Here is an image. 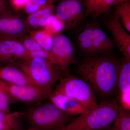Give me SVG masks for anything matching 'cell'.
I'll use <instances>...</instances> for the list:
<instances>
[{
	"instance_id": "obj_17",
	"label": "cell",
	"mask_w": 130,
	"mask_h": 130,
	"mask_svg": "<svg viewBox=\"0 0 130 130\" xmlns=\"http://www.w3.org/2000/svg\"><path fill=\"white\" fill-rule=\"evenodd\" d=\"M117 0H83L85 16L95 18L116 5Z\"/></svg>"
},
{
	"instance_id": "obj_32",
	"label": "cell",
	"mask_w": 130,
	"mask_h": 130,
	"mask_svg": "<svg viewBox=\"0 0 130 130\" xmlns=\"http://www.w3.org/2000/svg\"><path fill=\"white\" fill-rule=\"evenodd\" d=\"M15 130H37L36 129H35V128H30H30H29V129H21V128H19V129H15Z\"/></svg>"
},
{
	"instance_id": "obj_7",
	"label": "cell",
	"mask_w": 130,
	"mask_h": 130,
	"mask_svg": "<svg viewBox=\"0 0 130 130\" xmlns=\"http://www.w3.org/2000/svg\"><path fill=\"white\" fill-rule=\"evenodd\" d=\"M4 84L7 90L13 98L27 104H35L48 100L53 91L52 86L38 85H19L5 81Z\"/></svg>"
},
{
	"instance_id": "obj_1",
	"label": "cell",
	"mask_w": 130,
	"mask_h": 130,
	"mask_svg": "<svg viewBox=\"0 0 130 130\" xmlns=\"http://www.w3.org/2000/svg\"><path fill=\"white\" fill-rule=\"evenodd\" d=\"M121 61L111 53L90 55L77 65V73L101 98L117 92V80Z\"/></svg>"
},
{
	"instance_id": "obj_21",
	"label": "cell",
	"mask_w": 130,
	"mask_h": 130,
	"mask_svg": "<svg viewBox=\"0 0 130 130\" xmlns=\"http://www.w3.org/2000/svg\"><path fill=\"white\" fill-rule=\"evenodd\" d=\"M115 6L114 14L121 20L122 26L130 33V1Z\"/></svg>"
},
{
	"instance_id": "obj_25",
	"label": "cell",
	"mask_w": 130,
	"mask_h": 130,
	"mask_svg": "<svg viewBox=\"0 0 130 130\" xmlns=\"http://www.w3.org/2000/svg\"><path fill=\"white\" fill-rule=\"evenodd\" d=\"M23 116H19L14 118L6 120H0V130H15L21 128V119Z\"/></svg>"
},
{
	"instance_id": "obj_22",
	"label": "cell",
	"mask_w": 130,
	"mask_h": 130,
	"mask_svg": "<svg viewBox=\"0 0 130 130\" xmlns=\"http://www.w3.org/2000/svg\"><path fill=\"white\" fill-rule=\"evenodd\" d=\"M16 101L7 90L4 81L0 79V111L6 113H11L9 105L14 104Z\"/></svg>"
},
{
	"instance_id": "obj_5",
	"label": "cell",
	"mask_w": 130,
	"mask_h": 130,
	"mask_svg": "<svg viewBox=\"0 0 130 130\" xmlns=\"http://www.w3.org/2000/svg\"><path fill=\"white\" fill-rule=\"evenodd\" d=\"M52 94H62L72 98L91 111L98 105L95 93L88 83L81 77L70 74L59 80Z\"/></svg>"
},
{
	"instance_id": "obj_13",
	"label": "cell",
	"mask_w": 130,
	"mask_h": 130,
	"mask_svg": "<svg viewBox=\"0 0 130 130\" xmlns=\"http://www.w3.org/2000/svg\"><path fill=\"white\" fill-rule=\"evenodd\" d=\"M0 79L17 85H38L30 79L19 67L13 64L0 66Z\"/></svg>"
},
{
	"instance_id": "obj_28",
	"label": "cell",
	"mask_w": 130,
	"mask_h": 130,
	"mask_svg": "<svg viewBox=\"0 0 130 130\" xmlns=\"http://www.w3.org/2000/svg\"><path fill=\"white\" fill-rule=\"evenodd\" d=\"M29 0H9L12 7L15 9H22Z\"/></svg>"
},
{
	"instance_id": "obj_6",
	"label": "cell",
	"mask_w": 130,
	"mask_h": 130,
	"mask_svg": "<svg viewBox=\"0 0 130 130\" xmlns=\"http://www.w3.org/2000/svg\"><path fill=\"white\" fill-rule=\"evenodd\" d=\"M55 11V16L64 28L70 30L78 28L85 16L83 0H61Z\"/></svg>"
},
{
	"instance_id": "obj_11",
	"label": "cell",
	"mask_w": 130,
	"mask_h": 130,
	"mask_svg": "<svg viewBox=\"0 0 130 130\" xmlns=\"http://www.w3.org/2000/svg\"><path fill=\"white\" fill-rule=\"evenodd\" d=\"M105 26L111 33L115 43L124 58L130 60V35L123 28L119 18L113 14L106 21Z\"/></svg>"
},
{
	"instance_id": "obj_30",
	"label": "cell",
	"mask_w": 130,
	"mask_h": 130,
	"mask_svg": "<svg viewBox=\"0 0 130 130\" xmlns=\"http://www.w3.org/2000/svg\"><path fill=\"white\" fill-rule=\"evenodd\" d=\"M110 125L104 127V128H101V129H99L97 130H118L113 125L109 126Z\"/></svg>"
},
{
	"instance_id": "obj_12",
	"label": "cell",
	"mask_w": 130,
	"mask_h": 130,
	"mask_svg": "<svg viewBox=\"0 0 130 130\" xmlns=\"http://www.w3.org/2000/svg\"><path fill=\"white\" fill-rule=\"evenodd\" d=\"M59 109L73 116L87 113L91 110L84 107L72 98L62 94H51L48 99Z\"/></svg>"
},
{
	"instance_id": "obj_10",
	"label": "cell",
	"mask_w": 130,
	"mask_h": 130,
	"mask_svg": "<svg viewBox=\"0 0 130 130\" xmlns=\"http://www.w3.org/2000/svg\"><path fill=\"white\" fill-rule=\"evenodd\" d=\"M30 57L19 39L0 38V64H11Z\"/></svg>"
},
{
	"instance_id": "obj_20",
	"label": "cell",
	"mask_w": 130,
	"mask_h": 130,
	"mask_svg": "<svg viewBox=\"0 0 130 130\" xmlns=\"http://www.w3.org/2000/svg\"><path fill=\"white\" fill-rule=\"evenodd\" d=\"M29 36L42 48L51 52L53 36L44 29L28 31Z\"/></svg>"
},
{
	"instance_id": "obj_3",
	"label": "cell",
	"mask_w": 130,
	"mask_h": 130,
	"mask_svg": "<svg viewBox=\"0 0 130 130\" xmlns=\"http://www.w3.org/2000/svg\"><path fill=\"white\" fill-rule=\"evenodd\" d=\"M120 106L116 100H105L95 109L71 120L60 130H97L104 128L113 122Z\"/></svg>"
},
{
	"instance_id": "obj_24",
	"label": "cell",
	"mask_w": 130,
	"mask_h": 130,
	"mask_svg": "<svg viewBox=\"0 0 130 130\" xmlns=\"http://www.w3.org/2000/svg\"><path fill=\"white\" fill-rule=\"evenodd\" d=\"M63 28H64V26L62 23L58 20L56 16L52 15L48 19L44 29L51 35H55L59 33Z\"/></svg>"
},
{
	"instance_id": "obj_9",
	"label": "cell",
	"mask_w": 130,
	"mask_h": 130,
	"mask_svg": "<svg viewBox=\"0 0 130 130\" xmlns=\"http://www.w3.org/2000/svg\"><path fill=\"white\" fill-rule=\"evenodd\" d=\"M51 53L56 64L65 69L74 62V46L69 38L62 34L58 33L53 36Z\"/></svg>"
},
{
	"instance_id": "obj_29",
	"label": "cell",
	"mask_w": 130,
	"mask_h": 130,
	"mask_svg": "<svg viewBox=\"0 0 130 130\" xmlns=\"http://www.w3.org/2000/svg\"><path fill=\"white\" fill-rule=\"evenodd\" d=\"M13 9L9 0H0V16L10 9Z\"/></svg>"
},
{
	"instance_id": "obj_23",
	"label": "cell",
	"mask_w": 130,
	"mask_h": 130,
	"mask_svg": "<svg viewBox=\"0 0 130 130\" xmlns=\"http://www.w3.org/2000/svg\"><path fill=\"white\" fill-rule=\"evenodd\" d=\"M113 126L118 130H130V110L124 109L120 106Z\"/></svg>"
},
{
	"instance_id": "obj_27",
	"label": "cell",
	"mask_w": 130,
	"mask_h": 130,
	"mask_svg": "<svg viewBox=\"0 0 130 130\" xmlns=\"http://www.w3.org/2000/svg\"><path fill=\"white\" fill-rule=\"evenodd\" d=\"M24 114L23 112L16 111L7 114L0 111V120L6 121L9 120L19 116H23Z\"/></svg>"
},
{
	"instance_id": "obj_26",
	"label": "cell",
	"mask_w": 130,
	"mask_h": 130,
	"mask_svg": "<svg viewBox=\"0 0 130 130\" xmlns=\"http://www.w3.org/2000/svg\"><path fill=\"white\" fill-rule=\"evenodd\" d=\"M42 8L35 3L28 1L24 6L22 9L26 13L29 14L34 13Z\"/></svg>"
},
{
	"instance_id": "obj_14",
	"label": "cell",
	"mask_w": 130,
	"mask_h": 130,
	"mask_svg": "<svg viewBox=\"0 0 130 130\" xmlns=\"http://www.w3.org/2000/svg\"><path fill=\"white\" fill-rule=\"evenodd\" d=\"M55 10L53 3L42 8L34 13L29 14L25 19L28 32L44 29L48 19Z\"/></svg>"
},
{
	"instance_id": "obj_8",
	"label": "cell",
	"mask_w": 130,
	"mask_h": 130,
	"mask_svg": "<svg viewBox=\"0 0 130 130\" xmlns=\"http://www.w3.org/2000/svg\"><path fill=\"white\" fill-rule=\"evenodd\" d=\"M27 32L25 19L13 9L0 16V38L19 39Z\"/></svg>"
},
{
	"instance_id": "obj_31",
	"label": "cell",
	"mask_w": 130,
	"mask_h": 130,
	"mask_svg": "<svg viewBox=\"0 0 130 130\" xmlns=\"http://www.w3.org/2000/svg\"><path fill=\"white\" fill-rule=\"evenodd\" d=\"M129 1H130V0H117L116 5L120 4V3H123Z\"/></svg>"
},
{
	"instance_id": "obj_16",
	"label": "cell",
	"mask_w": 130,
	"mask_h": 130,
	"mask_svg": "<svg viewBox=\"0 0 130 130\" xmlns=\"http://www.w3.org/2000/svg\"><path fill=\"white\" fill-rule=\"evenodd\" d=\"M19 40L23 44L31 57L39 58L56 64V61L51 52L47 51L42 48L29 35L26 34L20 38Z\"/></svg>"
},
{
	"instance_id": "obj_19",
	"label": "cell",
	"mask_w": 130,
	"mask_h": 130,
	"mask_svg": "<svg viewBox=\"0 0 130 130\" xmlns=\"http://www.w3.org/2000/svg\"><path fill=\"white\" fill-rule=\"evenodd\" d=\"M93 24L88 25L78 36L77 44L82 52L88 54H94L93 44Z\"/></svg>"
},
{
	"instance_id": "obj_15",
	"label": "cell",
	"mask_w": 130,
	"mask_h": 130,
	"mask_svg": "<svg viewBox=\"0 0 130 130\" xmlns=\"http://www.w3.org/2000/svg\"><path fill=\"white\" fill-rule=\"evenodd\" d=\"M93 44L94 54L111 53L116 46L97 24H93Z\"/></svg>"
},
{
	"instance_id": "obj_2",
	"label": "cell",
	"mask_w": 130,
	"mask_h": 130,
	"mask_svg": "<svg viewBox=\"0 0 130 130\" xmlns=\"http://www.w3.org/2000/svg\"><path fill=\"white\" fill-rule=\"evenodd\" d=\"M23 112V118L29 127L37 130H60L74 116L59 109L50 101L32 104Z\"/></svg>"
},
{
	"instance_id": "obj_18",
	"label": "cell",
	"mask_w": 130,
	"mask_h": 130,
	"mask_svg": "<svg viewBox=\"0 0 130 130\" xmlns=\"http://www.w3.org/2000/svg\"><path fill=\"white\" fill-rule=\"evenodd\" d=\"M119 95L130 93V60L124 58L121 61L117 80Z\"/></svg>"
},
{
	"instance_id": "obj_4",
	"label": "cell",
	"mask_w": 130,
	"mask_h": 130,
	"mask_svg": "<svg viewBox=\"0 0 130 130\" xmlns=\"http://www.w3.org/2000/svg\"><path fill=\"white\" fill-rule=\"evenodd\" d=\"M38 85L52 86L54 83L69 75L68 69L39 58H30L13 63Z\"/></svg>"
}]
</instances>
